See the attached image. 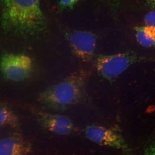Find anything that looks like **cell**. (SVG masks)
I'll use <instances>...</instances> for the list:
<instances>
[{"label":"cell","mask_w":155,"mask_h":155,"mask_svg":"<svg viewBox=\"0 0 155 155\" xmlns=\"http://www.w3.org/2000/svg\"><path fill=\"white\" fill-rule=\"evenodd\" d=\"M0 125L1 127L8 125L15 128H18L20 126L17 116L4 104H1L0 107Z\"/></svg>","instance_id":"10"},{"label":"cell","mask_w":155,"mask_h":155,"mask_svg":"<svg viewBox=\"0 0 155 155\" xmlns=\"http://www.w3.org/2000/svg\"><path fill=\"white\" fill-rule=\"evenodd\" d=\"M32 67V59L24 54H5L1 59V69L3 74L6 78L14 82L26 79Z\"/></svg>","instance_id":"4"},{"label":"cell","mask_w":155,"mask_h":155,"mask_svg":"<svg viewBox=\"0 0 155 155\" xmlns=\"http://www.w3.org/2000/svg\"><path fill=\"white\" fill-rule=\"evenodd\" d=\"M138 59L137 54L132 51L115 55H100L97 60V69L102 77L112 80Z\"/></svg>","instance_id":"3"},{"label":"cell","mask_w":155,"mask_h":155,"mask_svg":"<svg viewBox=\"0 0 155 155\" xmlns=\"http://www.w3.org/2000/svg\"><path fill=\"white\" fill-rule=\"evenodd\" d=\"M145 155H155V144L151 145L147 149Z\"/></svg>","instance_id":"13"},{"label":"cell","mask_w":155,"mask_h":155,"mask_svg":"<svg viewBox=\"0 0 155 155\" xmlns=\"http://www.w3.org/2000/svg\"><path fill=\"white\" fill-rule=\"evenodd\" d=\"M86 134L88 138L97 144L118 149L125 148L124 142L120 135L101 126H89L86 129Z\"/></svg>","instance_id":"5"},{"label":"cell","mask_w":155,"mask_h":155,"mask_svg":"<svg viewBox=\"0 0 155 155\" xmlns=\"http://www.w3.org/2000/svg\"><path fill=\"white\" fill-rule=\"evenodd\" d=\"M69 40L74 51L79 57L86 61L91 60L96 44L94 35L84 31H77L71 35Z\"/></svg>","instance_id":"6"},{"label":"cell","mask_w":155,"mask_h":155,"mask_svg":"<svg viewBox=\"0 0 155 155\" xmlns=\"http://www.w3.org/2000/svg\"><path fill=\"white\" fill-rule=\"evenodd\" d=\"M84 83L81 77L72 76L44 91L39 97V101L50 109H66L79 100Z\"/></svg>","instance_id":"2"},{"label":"cell","mask_w":155,"mask_h":155,"mask_svg":"<svg viewBox=\"0 0 155 155\" xmlns=\"http://www.w3.org/2000/svg\"><path fill=\"white\" fill-rule=\"evenodd\" d=\"M144 19L146 26L155 27V10L147 13Z\"/></svg>","instance_id":"11"},{"label":"cell","mask_w":155,"mask_h":155,"mask_svg":"<svg viewBox=\"0 0 155 155\" xmlns=\"http://www.w3.org/2000/svg\"><path fill=\"white\" fill-rule=\"evenodd\" d=\"M148 1L151 6L155 9V0H148Z\"/></svg>","instance_id":"14"},{"label":"cell","mask_w":155,"mask_h":155,"mask_svg":"<svg viewBox=\"0 0 155 155\" xmlns=\"http://www.w3.org/2000/svg\"><path fill=\"white\" fill-rule=\"evenodd\" d=\"M37 117L44 129L55 134L67 135L72 131V122L67 116L40 112L38 113Z\"/></svg>","instance_id":"7"},{"label":"cell","mask_w":155,"mask_h":155,"mask_svg":"<svg viewBox=\"0 0 155 155\" xmlns=\"http://www.w3.org/2000/svg\"><path fill=\"white\" fill-rule=\"evenodd\" d=\"M79 0H59V7L61 9L71 8Z\"/></svg>","instance_id":"12"},{"label":"cell","mask_w":155,"mask_h":155,"mask_svg":"<svg viewBox=\"0 0 155 155\" xmlns=\"http://www.w3.org/2000/svg\"><path fill=\"white\" fill-rule=\"evenodd\" d=\"M2 21L5 30L32 32L43 28L45 19L40 0H1Z\"/></svg>","instance_id":"1"},{"label":"cell","mask_w":155,"mask_h":155,"mask_svg":"<svg viewBox=\"0 0 155 155\" xmlns=\"http://www.w3.org/2000/svg\"><path fill=\"white\" fill-rule=\"evenodd\" d=\"M30 149L20 135L14 134L0 142V155H27Z\"/></svg>","instance_id":"8"},{"label":"cell","mask_w":155,"mask_h":155,"mask_svg":"<svg viewBox=\"0 0 155 155\" xmlns=\"http://www.w3.org/2000/svg\"><path fill=\"white\" fill-rule=\"evenodd\" d=\"M136 37L141 45L150 48L155 44V27L146 26L135 28Z\"/></svg>","instance_id":"9"}]
</instances>
